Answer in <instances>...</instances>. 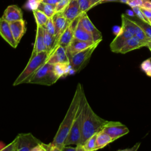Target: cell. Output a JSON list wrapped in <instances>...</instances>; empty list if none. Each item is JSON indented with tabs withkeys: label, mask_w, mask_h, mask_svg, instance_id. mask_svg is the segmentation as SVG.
Instances as JSON below:
<instances>
[{
	"label": "cell",
	"mask_w": 151,
	"mask_h": 151,
	"mask_svg": "<svg viewBox=\"0 0 151 151\" xmlns=\"http://www.w3.org/2000/svg\"><path fill=\"white\" fill-rule=\"evenodd\" d=\"M83 91L82 86L78 83L66 114L61 123L52 142L50 143L52 151H62V149L64 146L65 140L78 111Z\"/></svg>",
	"instance_id": "obj_1"
},
{
	"label": "cell",
	"mask_w": 151,
	"mask_h": 151,
	"mask_svg": "<svg viewBox=\"0 0 151 151\" xmlns=\"http://www.w3.org/2000/svg\"><path fill=\"white\" fill-rule=\"evenodd\" d=\"M70 70V64H53L47 62L32 77L28 83L51 86Z\"/></svg>",
	"instance_id": "obj_2"
},
{
	"label": "cell",
	"mask_w": 151,
	"mask_h": 151,
	"mask_svg": "<svg viewBox=\"0 0 151 151\" xmlns=\"http://www.w3.org/2000/svg\"><path fill=\"white\" fill-rule=\"evenodd\" d=\"M111 122L112 121H109L102 119L95 113L86 100L84 107V119L81 142V145L78 147H81L88 138L102 130L104 127Z\"/></svg>",
	"instance_id": "obj_3"
},
{
	"label": "cell",
	"mask_w": 151,
	"mask_h": 151,
	"mask_svg": "<svg viewBox=\"0 0 151 151\" xmlns=\"http://www.w3.org/2000/svg\"><path fill=\"white\" fill-rule=\"evenodd\" d=\"M50 55V54L45 51L30 57L27 65L15 79L13 86H16L21 84L28 83L32 77L47 62Z\"/></svg>",
	"instance_id": "obj_4"
},
{
	"label": "cell",
	"mask_w": 151,
	"mask_h": 151,
	"mask_svg": "<svg viewBox=\"0 0 151 151\" xmlns=\"http://www.w3.org/2000/svg\"><path fill=\"white\" fill-rule=\"evenodd\" d=\"M86 100L87 99L83 91L78 111L70 132L65 140L64 146L74 145L79 146L81 145L84 119V107Z\"/></svg>",
	"instance_id": "obj_5"
},
{
	"label": "cell",
	"mask_w": 151,
	"mask_h": 151,
	"mask_svg": "<svg viewBox=\"0 0 151 151\" xmlns=\"http://www.w3.org/2000/svg\"><path fill=\"white\" fill-rule=\"evenodd\" d=\"M135 23L124 14L122 15V26L120 32L110 44V50L113 52L119 53L126 41L134 35Z\"/></svg>",
	"instance_id": "obj_6"
},
{
	"label": "cell",
	"mask_w": 151,
	"mask_h": 151,
	"mask_svg": "<svg viewBox=\"0 0 151 151\" xmlns=\"http://www.w3.org/2000/svg\"><path fill=\"white\" fill-rule=\"evenodd\" d=\"M101 40L96 41L92 45L76 53L69 57L71 71L78 73L81 71L88 63L93 51L97 48Z\"/></svg>",
	"instance_id": "obj_7"
},
{
	"label": "cell",
	"mask_w": 151,
	"mask_h": 151,
	"mask_svg": "<svg viewBox=\"0 0 151 151\" xmlns=\"http://www.w3.org/2000/svg\"><path fill=\"white\" fill-rule=\"evenodd\" d=\"M17 143V151H34L42 142L31 133H19L15 137Z\"/></svg>",
	"instance_id": "obj_8"
},
{
	"label": "cell",
	"mask_w": 151,
	"mask_h": 151,
	"mask_svg": "<svg viewBox=\"0 0 151 151\" xmlns=\"http://www.w3.org/2000/svg\"><path fill=\"white\" fill-rule=\"evenodd\" d=\"M47 63L53 64H70V59L67 48L58 45L50 54Z\"/></svg>",
	"instance_id": "obj_9"
},
{
	"label": "cell",
	"mask_w": 151,
	"mask_h": 151,
	"mask_svg": "<svg viewBox=\"0 0 151 151\" xmlns=\"http://www.w3.org/2000/svg\"><path fill=\"white\" fill-rule=\"evenodd\" d=\"M103 130L107 133L114 141L129 132V130L126 126L120 122L115 121H112L111 123L104 127Z\"/></svg>",
	"instance_id": "obj_10"
},
{
	"label": "cell",
	"mask_w": 151,
	"mask_h": 151,
	"mask_svg": "<svg viewBox=\"0 0 151 151\" xmlns=\"http://www.w3.org/2000/svg\"><path fill=\"white\" fill-rule=\"evenodd\" d=\"M52 19L55 27V37L56 39V45L57 46L58 41L61 34L70 23L64 17L61 12H55L52 17Z\"/></svg>",
	"instance_id": "obj_11"
},
{
	"label": "cell",
	"mask_w": 151,
	"mask_h": 151,
	"mask_svg": "<svg viewBox=\"0 0 151 151\" xmlns=\"http://www.w3.org/2000/svg\"><path fill=\"white\" fill-rule=\"evenodd\" d=\"M61 12L69 23H71L82 15L78 0H70L67 6Z\"/></svg>",
	"instance_id": "obj_12"
},
{
	"label": "cell",
	"mask_w": 151,
	"mask_h": 151,
	"mask_svg": "<svg viewBox=\"0 0 151 151\" xmlns=\"http://www.w3.org/2000/svg\"><path fill=\"white\" fill-rule=\"evenodd\" d=\"M0 35L12 48H17L18 44L13 37L9 23L2 17L0 18Z\"/></svg>",
	"instance_id": "obj_13"
},
{
	"label": "cell",
	"mask_w": 151,
	"mask_h": 151,
	"mask_svg": "<svg viewBox=\"0 0 151 151\" xmlns=\"http://www.w3.org/2000/svg\"><path fill=\"white\" fill-rule=\"evenodd\" d=\"M80 22L83 27L92 35L94 42L102 40V34L101 32L94 25L88 18L87 13H84L81 15L80 18Z\"/></svg>",
	"instance_id": "obj_14"
},
{
	"label": "cell",
	"mask_w": 151,
	"mask_h": 151,
	"mask_svg": "<svg viewBox=\"0 0 151 151\" xmlns=\"http://www.w3.org/2000/svg\"><path fill=\"white\" fill-rule=\"evenodd\" d=\"M79 17L75 20H74L73 22L69 24V25L67 27V28L65 29V30L63 31V32L61 34L58 41V45H60L61 46H63L64 47L67 48L70 42L72 41V40L74 38V30L75 26L76 25L77 23L78 22L79 19Z\"/></svg>",
	"instance_id": "obj_15"
},
{
	"label": "cell",
	"mask_w": 151,
	"mask_h": 151,
	"mask_svg": "<svg viewBox=\"0 0 151 151\" xmlns=\"http://www.w3.org/2000/svg\"><path fill=\"white\" fill-rule=\"evenodd\" d=\"M45 51H46V47L44 41V28L43 27L37 25L35 40L31 57Z\"/></svg>",
	"instance_id": "obj_16"
},
{
	"label": "cell",
	"mask_w": 151,
	"mask_h": 151,
	"mask_svg": "<svg viewBox=\"0 0 151 151\" xmlns=\"http://www.w3.org/2000/svg\"><path fill=\"white\" fill-rule=\"evenodd\" d=\"M22 12L18 6L11 5L8 6L5 10L2 18L9 23L23 19Z\"/></svg>",
	"instance_id": "obj_17"
},
{
	"label": "cell",
	"mask_w": 151,
	"mask_h": 151,
	"mask_svg": "<svg viewBox=\"0 0 151 151\" xmlns=\"http://www.w3.org/2000/svg\"><path fill=\"white\" fill-rule=\"evenodd\" d=\"M9 25L13 37L18 44L27 30L25 21L24 19L15 21L10 22Z\"/></svg>",
	"instance_id": "obj_18"
},
{
	"label": "cell",
	"mask_w": 151,
	"mask_h": 151,
	"mask_svg": "<svg viewBox=\"0 0 151 151\" xmlns=\"http://www.w3.org/2000/svg\"><path fill=\"white\" fill-rule=\"evenodd\" d=\"M94 42H95L81 41L73 38V39L70 42V43L67 48L69 57L71 55L89 47L90 46L92 45Z\"/></svg>",
	"instance_id": "obj_19"
},
{
	"label": "cell",
	"mask_w": 151,
	"mask_h": 151,
	"mask_svg": "<svg viewBox=\"0 0 151 151\" xmlns=\"http://www.w3.org/2000/svg\"><path fill=\"white\" fill-rule=\"evenodd\" d=\"M143 47H146V44L140 41L136 36L133 35L126 41L119 53L126 54L132 50L139 49Z\"/></svg>",
	"instance_id": "obj_20"
},
{
	"label": "cell",
	"mask_w": 151,
	"mask_h": 151,
	"mask_svg": "<svg viewBox=\"0 0 151 151\" xmlns=\"http://www.w3.org/2000/svg\"><path fill=\"white\" fill-rule=\"evenodd\" d=\"M74 38L78 40H81V41L94 42L92 35L90 33H89L83 27V25L80 22V19L74 28Z\"/></svg>",
	"instance_id": "obj_21"
},
{
	"label": "cell",
	"mask_w": 151,
	"mask_h": 151,
	"mask_svg": "<svg viewBox=\"0 0 151 151\" xmlns=\"http://www.w3.org/2000/svg\"><path fill=\"white\" fill-rule=\"evenodd\" d=\"M113 142H114V140L112 138L102 130L97 134L96 142V149L99 150L102 149Z\"/></svg>",
	"instance_id": "obj_22"
},
{
	"label": "cell",
	"mask_w": 151,
	"mask_h": 151,
	"mask_svg": "<svg viewBox=\"0 0 151 151\" xmlns=\"http://www.w3.org/2000/svg\"><path fill=\"white\" fill-rule=\"evenodd\" d=\"M97 133L93 134L88 138L81 147L76 146L77 151H93L97 150L96 149V137Z\"/></svg>",
	"instance_id": "obj_23"
},
{
	"label": "cell",
	"mask_w": 151,
	"mask_h": 151,
	"mask_svg": "<svg viewBox=\"0 0 151 151\" xmlns=\"http://www.w3.org/2000/svg\"><path fill=\"white\" fill-rule=\"evenodd\" d=\"M103 0H78L80 11L82 14L87 12L93 6L102 3Z\"/></svg>",
	"instance_id": "obj_24"
},
{
	"label": "cell",
	"mask_w": 151,
	"mask_h": 151,
	"mask_svg": "<svg viewBox=\"0 0 151 151\" xmlns=\"http://www.w3.org/2000/svg\"><path fill=\"white\" fill-rule=\"evenodd\" d=\"M44 41L46 47V51L50 54L54 50V49L57 47L56 45V39L55 37L50 34L44 29Z\"/></svg>",
	"instance_id": "obj_25"
},
{
	"label": "cell",
	"mask_w": 151,
	"mask_h": 151,
	"mask_svg": "<svg viewBox=\"0 0 151 151\" xmlns=\"http://www.w3.org/2000/svg\"><path fill=\"white\" fill-rule=\"evenodd\" d=\"M55 6L56 5H51L44 3L41 1L37 7V9L43 12L49 18H51L55 13Z\"/></svg>",
	"instance_id": "obj_26"
},
{
	"label": "cell",
	"mask_w": 151,
	"mask_h": 151,
	"mask_svg": "<svg viewBox=\"0 0 151 151\" xmlns=\"http://www.w3.org/2000/svg\"><path fill=\"white\" fill-rule=\"evenodd\" d=\"M33 15L34 16L37 25H40L43 27L47 23V21L50 18L47 15H45L43 12L38 9L32 10Z\"/></svg>",
	"instance_id": "obj_27"
},
{
	"label": "cell",
	"mask_w": 151,
	"mask_h": 151,
	"mask_svg": "<svg viewBox=\"0 0 151 151\" xmlns=\"http://www.w3.org/2000/svg\"><path fill=\"white\" fill-rule=\"evenodd\" d=\"M134 35L136 36L139 39L140 41H141L142 42L145 43L146 44V47H147V43L151 40V39L150 38H149L146 35V34L142 30V29L138 25H137L136 23H135V32H134Z\"/></svg>",
	"instance_id": "obj_28"
},
{
	"label": "cell",
	"mask_w": 151,
	"mask_h": 151,
	"mask_svg": "<svg viewBox=\"0 0 151 151\" xmlns=\"http://www.w3.org/2000/svg\"><path fill=\"white\" fill-rule=\"evenodd\" d=\"M131 19L137 25H138L145 32L146 35L151 39V25H150L149 22H145L138 18L135 19Z\"/></svg>",
	"instance_id": "obj_29"
},
{
	"label": "cell",
	"mask_w": 151,
	"mask_h": 151,
	"mask_svg": "<svg viewBox=\"0 0 151 151\" xmlns=\"http://www.w3.org/2000/svg\"><path fill=\"white\" fill-rule=\"evenodd\" d=\"M43 28L50 34L55 36V27L52 17L48 19L47 23L43 26Z\"/></svg>",
	"instance_id": "obj_30"
},
{
	"label": "cell",
	"mask_w": 151,
	"mask_h": 151,
	"mask_svg": "<svg viewBox=\"0 0 151 151\" xmlns=\"http://www.w3.org/2000/svg\"><path fill=\"white\" fill-rule=\"evenodd\" d=\"M70 1V0H61L55 6V12H63Z\"/></svg>",
	"instance_id": "obj_31"
},
{
	"label": "cell",
	"mask_w": 151,
	"mask_h": 151,
	"mask_svg": "<svg viewBox=\"0 0 151 151\" xmlns=\"http://www.w3.org/2000/svg\"><path fill=\"white\" fill-rule=\"evenodd\" d=\"M1 150H9V151H17V139H15L11 142L8 145L5 146L4 147L2 148Z\"/></svg>",
	"instance_id": "obj_32"
},
{
	"label": "cell",
	"mask_w": 151,
	"mask_h": 151,
	"mask_svg": "<svg viewBox=\"0 0 151 151\" xmlns=\"http://www.w3.org/2000/svg\"><path fill=\"white\" fill-rule=\"evenodd\" d=\"M41 2V0H28L25 4L26 8L31 9L32 10L37 9V7Z\"/></svg>",
	"instance_id": "obj_33"
},
{
	"label": "cell",
	"mask_w": 151,
	"mask_h": 151,
	"mask_svg": "<svg viewBox=\"0 0 151 151\" xmlns=\"http://www.w3.org/2000/svg\"><path fill=\"white\" fill-rule=\"evenodd\" d=\"M132 9H133V12H134L135 15L137 16V17L138 18H139L140 19H141V20H142V21H145V22H148V21L147 20V19L145 17V16L143 15V14L142 12H141L139 6L132 7Z\"/></svg>",
	"instance_id": "obj_34"
},
{
	"label": "cell",
	"mask_w": 151,
	"mask_h": 151,
	"mask_svg": "<svg viewBox=\"0 0 151 151\" xmlns=\"http://www.w3.org/2000/svg\"><path fill=\"white\" fill-rule=\"evenodd\" d=\"M140 67L143 71H147L151 67V58H149L144 61L142 63Z\"/></svg>",
	"instance_id": "obj_35"
},
{
	"label": "cell",
	"mask_w": 151,
	"mask_h": 151,
	"mask_svg": "<svg viewBox=\"0 0 151 151\" xmlns=\"http://www.w3.org/2000/svg\"><path fill=\"white\" fill-rule=\"evenodd\" d=\"M139 8L141 12H142L145 17L147 19V20L149 21V19H151V10L143 6H140Z\"/></svg>",
	"instance_id": "obj_36"
},
{
	"label": "cell",
	"mask_w": 151,
	"mask_h": 151,
	"mask_svg": "<svg viewBox=\"0 0 151 151\" xmlns=\"http://www.w3.org/2000/svg\"><path fill=\"white\" fill-rule=\"evenodd\" d=\"M143 3V0H129L127 4L132 7L134 6H142Z\"/></svg>",
	"instance_id": "obj_37"
},
{
	"label": "cell",
	"mask_w": 151,
	"mask_h": 151,
	"mask_svg": "<svg viewBox=\"0 0 151 151\" xmlns=\"http://www.w3.org/2000/svg\"><path fill=\"white\" fill-rule=\"evenodd\" d=\"M143 7L148 8L151 10V1L150 0H143Z\"/></svg>",
	"instance_id": "obj_38"
},
{
	"label": "cell",
	"mask_w": 151,
	"mask_h": 151,
	"mask_svg": "<svg viewBox=\"0 0 151 151\" xmlns=\"http://www.w3.org/2000/svg\"><path fill=\"white\" fill-rule=\"evenodd\" d=\"M42 2L51 5H57L61 0H41Z\"/></svg>",
	"instance_id": "obj_39"
},
{
	"label": "cell",
	"mask_w": 151,
	"mask_h": 151,
	"mask_svg": "<svg viewBox=\"0 0 151 151\" xmlns=\"http://www.w3.org/2000/svg\"><path fill=\"white\" fill-rule=\"evenodd\" d=\"M62 151H77L76 146L73 147L68 146H64L62 149Z\"/></svg>",
	"instance_id": "obj_40"
},
{
	"label": "cell",
	"mask_w": 151,
	"mask_h": 151,
	"mask_svg": "<svg viewBox=\"0 0 151 151\" xmlns=\"http://www.w3.org/2000/svg\"><path fill=\"white\" fill-rule=\"evenodd\" d=\"M140 145V143H136L134 146H133L132 148L130 149H122V150H127V151H135L137 150Z\"/></svg>",
	"instance_id": "obj_41"
},
{
	"label": "cell",
	"mask_w": 151,
	"mask_h": 151,
	"mask_svg": "<svg viewBox=\"0 0 151 151\" xmlns=\"http://www.w3.org/2000/svg\"><path fill=\"white\" fill-rule=\"evenodd\" d=\"M121 29V27H118V26H114L113 28V32L114 34H116V35L120 32Z\"/></svg>",
	"instance_id": "obj_42"
},
{
	"label": "cell",
	"mask_w": 151,
	"mask_h": 151,
	"mask_svg": "<svg viewBox=\"0 0 151 151\" xmlns=\"http://www.w3.org/2000/svg\"><path fill=\"white\" fill-rule=\"evenodd\" d=\"M127 14L128 16L130 17H134V12H133V11H131V10H127Z\"/></svg>",
	"instance_id": "obj_43"
},
{
	"label": "cell",
	"mask_w": 151,
	"mask_h": 151,
	"mask_svg": "<svg viewBox=\"0 0 151 151\" xmlns=\"http://www.w3.org/2000/svg\"><path fill=\"white\" fill-rule=\"evenodd\" d=\"M145 73H146V74L148 76L151 77V67H150L147 71H146Z\"/></svg>",
	"instance_id": "obj_44"
},
{
	"label": "cell",
	"mask_w": 151,
	"mask_h": 151,
	"mask_svg": "<svg viewBox=\"0 0 151 151\" xmlns=\"http://www.w3.org/2000/svg\"><path fill=\"white\" fill-rule=\"evenodd\" d=\"M147 47H148L149 49L150 50V51H151V40L147 43Z\"/></svg>",
	"instance_id": "obj_45"
},
{
	"label": "cell",
	"mask_w": 151,
	"mask_h": 151,
	"mask_svg": "<svg viewBox=\"0 0 151 151\" xmlns=\"http://www.w3.org/2000/svg\"><path fill=\"white\" fill-rule=\"evenodd\" d=\"M120 2H122V3H124V4H127L128 3V2L129 1V0H119Z\"/></svg>",
	"instance_id": "obj_46"
},
{
	"label": "cell",
	"mask_w": 151,
	"mask_h": 151,
	"mask_svg": "<svg viewBox=\"0 0 151 151\" xmlns=\"http://www.w3.org/2000/svg\"><path fill=\"white\" fill-rule=\"evenodd\" d=\"M119 1V0H103L102 3L105 2H108V1Z\"/></svg>",
	"instance_id": "obj_47"
},
{
	"label": "cell",
	"mask_w": 151,
	"mask_h": 151,
	"mask_svg": "<svg viewBox=\"0 0 151 151\" xmlns=\"http://www.w3.org/2000/svg\"><path fill=\"white\" fill-rule=\"evenodd\" d=\"M148 22H149V24L150 25H151V19H149V20L148 21Z\"/></svg>",
	"instance_id": "obj_48"
}]
</instances>
